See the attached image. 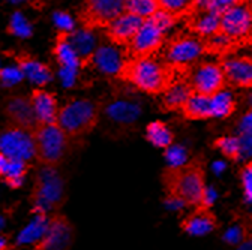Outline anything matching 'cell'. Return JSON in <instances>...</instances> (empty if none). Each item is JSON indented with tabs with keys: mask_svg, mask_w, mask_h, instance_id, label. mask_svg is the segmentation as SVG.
Listing matches in <instances>:
<instances>
[{
	"mask_svg": "<svg viewBox=\"0 0 252 250\" xmlns=\"http://www.w3.org/2000/svg\"><path fill=\"white\" fill-rule=\"evenodd\" d=\"M204 156H195L180 167H165L161 175L168 199L188 207H210L206 186Z\"/></svg>",
	"mask_w": 252,
	"mask_h": 250,
	"instance_id": "cell-1",
	"label": "cell"
},
{
	"mask_svg": "<svg viewBox=\"0 0 252 250\" xmlns=\"http://www.w3.org/2000/svg\"><path fill=\"white\" fill-rule=\"evenodd\" d=\"M182 75L177 74L174 68L167 65L158 56L149 58L126 57L116 75L117 80L131 84L150 96H161Z\"/></svg>",
	"mask_w": 252,
	"mask_h": 250,
	"instance_id": "cell-2",
	"label": "cell"
},
{
	"mask_svg": "<svg viewBox=\"0 0 252 250\" xmlns=\"http://www.w3.org/2000/svg\"><path fill=\"white\" fill-rule=\"evenodd\" d=\"M68 199L66 181L60 174L59 168L41 167L35 177L30 192L32 211L35 214L59 213Z\"/></svg>",
	"mask_w": 252,
	"mask_h": 250,
	"instance_id": "cell-3",
	"label": "cell"
},
{
	"mask_svg": "<svg viewBox=\"0 0 252 250\" xmlns=\"http://www.w3.org/2000/svg\"><path fill=\"white\" fill-rule=\"evenodd\" d=\"M101 123V102L93 99H71L60 107L56 124L71 139L92 134Z\"/></svg>",
	"mask_w": 252,
	"mask_h": 250,
	"instance_id": "cell-4",
	"label": "cell"
},
{
	"mask_svg": "<svg viewBox=\"0 0 252 250\" xmlns=\"http://www.w3.org/2000/svg\"><path fill=\"white\" fill-rule=\"evenodd\" d=\"M35 161L41 167L59 168L68 158L72 139L56 123L38 124L32 131Z\"/></svg>",
	"mask_w": 252,
	"mask_h": 250,
	"instance_id": "cell-5",
	"label": "cell"
},
{
	"mask_svg": "<svg viewBox=\"0 0 252 250\" xmlns=\"http://www.w3.org/2000/svg\"><path fill=\"white\" fill-rule=\"evenodd\" d=\"M201 56L203 48L200 38L188 32H180L171 39L165 41L162 50L158 54V57L164 60L171 68H174L182 77L189 75L192 68L200 61Z\"/></svg>",
	"mask_w": 252,
	"mask_h": 250,
	"instance_id": "cell-6",
	"label": "cell"
},
{
	"mask_svg": "<svg viewBox=\"0 0 252 250\" xmlns=\"http://www.w3.org/2000/svg\"><path fill=\"white\" fill-rule=\"evenodd\" d=\"M219 33L239 44L242 48L252 44V3L246 2L219 15Z\"/></svg>",
	"mask_w": 252,
	"mask_h": 250,
	"instance_id": "cell-7",
	"label": "cell"
},
{
	"mask_svg": "<svg viewBox=\"0 0 252 250\" xmlns=\"http://www.w3.org/2000/svg\"><path fill=\"white\" fill-rule=\"evenodd\" d=\"M126 0H83L78 11V21L81 28L94 30L105 28L111 21L123 14Z\"/></svg>",
	"mask_w": 252,
	"mask_h": 250,
	"instance_id": "cell-8",
	"label": "cell"
},
{
	"mask_svg": "<svg viewBox=\"0 0 252 250\" xmlns=\"http://www.w3.org/2000/svg\"><path fill=\"white\" fill-rule=\"evenodd\" d=\"M77 231L69 219L54 213L48 217L44 235L29 250H71L75 243Z\"/></svg>",
	"mask_w": 252,
	"mask_h": 250,
	"instance_id": "cell-9",
	"label": "cell"
},
{
	"mask_svg": "<svg viewBox=\"0 0 252 250\" xmlns=\"http://www.w3.org/2000/svg\"><path fill=\"white\" fill-rule=\"evenodd\" d=\"M188 83L195 95L213 98L227 90V83L218 61H198L188 75Z\"/></svg>",
	"mask_w": 252,
	"mask_h": 250,
	"instance_id": "cell-10",
	"label": "cell"
},
{
	"mask_svg": "<svg viewBox=\"0 0 252 250\" xmlns=\"http://www.w3.org/2000/svg\"><path fill=\"white\" fill-rule=\"evenodd\" d=\"M108 121L110 131H131L141 115V104L131 98H113L108 102H101V115Z\"/></svg>",
	"mask_w": 252,
	"mask_h": 250,
	"instance_id": "cell-11",
	"label": "cell"
},
{
	"mask_svg": "<svg viewBox=\"0 0 252 250\" xmlns=\"http://www.w3.org/2000/svg\"><path fill=\"white\" fill-rule=\"evenodd\" d=\"M165 33L150 18L144 20L131 44L125 48L128 58L156 57L165 44Z\"/></svg>",
	"mask_w": 252,
	"mask_h": 250,
	"instance_id": "cell-12",
	"label": "cell"
},
{
	"mask_svg": "<svg viewBox=\"0 0 252 250\" xmlns=\"http://www.w3.org/2000/svg\"><path fill=\"white\" fill-rule=\"evenodd\" d=\"M0 151L11 161H23L27 164H33L35 150L32 132L20 129L8 123L0 131Z\"/></svg>",
	"mask_w": 252,
	"mask_h": 250,
	"instance_id": "cell-13",
	"label": "cell"
},
{
	"mask_svg": "<svg viewBox=\"0 0 252 250\" xmlns=\"http://www.w3.org/2000/svg\"><path fill=\"white\" fill-rule=\"evenodd\" d=\"M218 63L222 69L227 87L251 88L252 87V58L251 56H228L219 58Z\"/></svg>",
	"mask_w": 252,
	"mask_h": 250,
	"instance_id": "cell-14",
	"label": "cell"
},
{
	"mask_svg": "<svg viewBox=\"0 0 252 250\" xmlns=\"http://www.w3.org/2000/svg\"><path fill=\"white\" fill-rule=\"evenodd\" d=\"M2 112L8 118V123L20 129L32 132L38 124L35 118L33 108H32L29 96L12 95L2 101Z\"/></svg>",
	"mask_w": 252,
	"mask_h": 250,
	"instance_id": "cell-15",
	"label": "cell"
},
{
	"mask_svg": "<svg viewBox=\"0 0 252 250\" xmlns=\"http://www.w3.org/2000/svg\"><path fill=\"white\" fill-rule=\"evenodd\" d=\"M143 21L144 20H141L138 17L123 12L122 15H119L114 21H111L104 28V36L111 45L125 50L131 44L134 36L137 35Z\"/></svg>",
	"mask_w": 252,
	"mask_h": 250,
	"instance_id": "cell-16",
	"label": "cell"
},
{
	"mask_svg": "<svg viewBox=\"0 0 252 250\" xmlns=\"http://www.w3.org/2000/svg\"><path fill=\"white\" fill-rule=\"evenodd\" d=\"M185 32L200 39L210 38L219 33V15L206 9L204 0H198L195 11L185 20Z\"/></svg>",
	"mask_w": 252,
	"mask_h": 250,
	"instance_id": "cell-17",
	"label": "cell"
},
{
	"mask_svg": "<svg viewBox=\"0 0 252 250\" xmlns=\"http://www.w3.org/2000/svg\"><path fill=\"white\" fill-rule=\"evenodd\" d=\"M219 228V221L210 207H195L180 222V229L191 237H203Z\"/></svg>",
	"mask_w": 252,
	"mask_h": 250,
	"instance_id": "cell-18",
	"label": "cell"
},
{
	"mask_svg": "<svg viewBox=\"0 0 252 250\" xmlns=\"http://www.w3.org/2000/svg\"><path fill=\"white\" fill-rule=\"evenodd\" d=\"M32 108L35 112L36 124H53L56 123L57 114H59V101L54 93L45 90V88H33L29 95Z\"/></svg>",
	"mask_w": 252,
	"mask_h": 250,
	"instance_id": "cell-19",
	"label": "cell"
},
{
	"mask_svg": "<svg viewBox=\"0 0 252 250\" xmlns=\"http://www.w3.org/2000/svg\"><path fill=\"white\" fill-rule=\"evenodd\" d=\"M125 58H126L125 50L117 48L111 44H98L90 60V66L98 69L101 74L107 77L116 78Z\"/></svg>",
	"mask_w": 252,
	"mask_h": 250,
	"instance_id": "cell-20",
	"label": "cell"
},
{
	"mask_svg": "<svg viewBox=\"0 0 252 250\" xmlns=\"http://www.w3.org/2000/svg\"><path fill=\"white\" fill-rule=\"evenodd\" d=\"M66 41L74 51L75 57L78 58L80 69L90 66V60L93 57V53L98 47V36L94 32L84 28H74L72 32L66 33Z\"/></svg>",
	"mask_w": 252,
	"mask_h": 250,
	"instance_id": "cell-21",
	"label": "cell"
},
{
	"mask_svg": "<svg viewBox=\"0 0 252 250\" xmlns=\"http://www.w3.org/2000/svg\"><path fill=\"white\" fill-rule=\"evenodd\" d=\"M66 33L68 32H60V30L57 32L53 47V56L60 66L63 80H65L66 84H71L77 71L80 69V63L66 41Z\"/></svg>",
	"mask_w": 252,
	"mask_h": 250,
	"instance_id": "cell-22",
	"label": "cell"
},
{
	"mask_svg": "<svg viewBox=\"0 0 252 250\" xmlns=\"http://www.w3.org/2000/svg\"><path fill=\"white\" fill-rule=\"evenodd\" d=\"M14 58H15L17 68L23 74V77L27 78L30 83L39 85V88L48 84L54 78L51 68L42 63V61H39L38 58H35L33 56H30L27 53H18L15 54Z\"/></svg>",
	"mask_w": 252,
	"mask_h": 250,
	"instance_id": "cell-23",
	"label": "cell"
},
{
	"mask_svg": "<svg viewBox=\"0 0 252 250\" xmlns=\"http://www.w3.org/2000/svg\"><path fill=\"white\" fill-rule=\"evenodd\" d=\"M192 95L191 85L188 83V77L177 78L170 88L161 95V111L164 112H174L182 110L183 104L188 101V98Z\"/></svg>",
	"mask_w": 252,
	"mask_h": 250,
	"instance_id": "cell-24",
	"label": "cell"
},
{
	"mask_svg": "<svg viewBox=\"0 0 252 250\" xmlns=\"http://www.w3.org/2000/svg\"><path fill=\"white\" fill-rule=\"evenodd\" d=\"M201 41V48H203V54H209V56H216L218 58H224L228 56H234L242 47L239 44H236L234 41L228 39L224 35H213L210 38L206 39H200Z\"/></svg>",
	"mask_w": 252,
	"mask_h": 250,
	"instance_id": "cell-25",
	"label": "cell"
},
{
	"mask_svg": "<svg viewBox=\"0 0 252 250\" xmlns=\"http://www.w3.org/2000/svg\"><path fill=\"white\" fill-rule=\"evenodd\" d=\"M180 112H182L183 118L192 120V121L213 118L212 117L210 98L200 96V95H195V93H192V95L188 98V101L183 104Z\"/></svg>",
	"mask_w": 252,
	"mask_h": 250,
	"instance_id": "cell-26",
	"label": "cell"
},
{
	"mask_svg": "<svg viewBox=\"0 0 252 250\" xmlns=\"http://www.w3.org/2000/svg\"><path fill=\"white\" fill-rule=\"evenodd\" d=\"M146 139L156 148L167 150L174 144V134L168 128L167 123L161 120H155L146 126Z\"/></svg>",
	"mask_w": 252,
	"mask_h": 250,
	"instance_id": "cell-27",
	"label": "cell"
},
{
	"mask_svg": "<svg viewBox=\"0 0 252 250\" xmlns=\"http://www.w3.org/2000/svg\"><path fill=\"white\" fill-rule=\"evenodd\" d=\"M237 99L228 90H224L210 98V107H212V117L213 118H228L231 117L237 110Z\"/></svg>",
	"mask_w": 252,
	"mask_h": 250,
	"instance_id": "cell-28",
	"label": "cell"
},
{
	"mask_svg": "<svg viewBox=\"0 0 252 250\" xmlns=\"http://www.w3.org/2000/svg\"><path fill=\"white\" fill-rule=\"evenodd\" d=\"M213 148L219 150L220 154L227 158L231 162H240L245 159L243 156V147L240 142V138L237 135H224L219 137L212 142Z\"/></svg>",
	"mask_w": 252,
	"mask_h": 250,
	"instance_id": "cell-29",
	"label": "cell"
},
{
	"mask_svg": "<svg viewBox=\"0 0 252 250\" xmlns=\"http://www.w3.org/2000/svg\"><path fill=\"white\" fill-rule=\"evenodd\" d=\"M47 222H48V216L47 214H36L35 219L32 221V223L23 229V232L18 235L17 243L14 247L17 246H24V244H32L33 246L36 241H39V238L44 235L45 228H47ZM12 247V249H14Z\"/></svg>",
	"mask_w": 252,
	"mask_h": 250,
	"instance_id": "cell-30",
	"label": "cell"
},
{
	"mask_svg": "<svg viewBox=\"0 0 252 250\" xmlns=\"http://www.w3.org/2000/svg\"><path fill=\"white\" fill-rule=\"evenodd\" d=\"M156 2L159 9L173 15L179 23L195 11L198 0H156Z\"/></svg>",
	"mask_w": 252,
	"mask_h": 250,
	"instance_id": "cell-31",
	"label": "cell"
},
{
	"mask_svg": "<svg viewBox=\"0 0 252 250\" xmlns=\"http://www.w3.org/2000/svg\"><path fill=\"white\" fill-rule=\"evenodd\" d=\"M30 168H32V164L9 159V167H8V171H6L5 177L2 178V181L8 187H11V189H18V187L23 186L24 178H26L27 172L30 171Z\"/></svg>",
	"mask_w": 252,
	"mask_h": 250,
	"instance_id": "cell-32",
	"label": "cell"
},
{
	"mask_svg": "<svg viewBox=\"0 0 252 250\" xmlns=\"http://www.w3.org/2000/svg\"><path fill=\"white\" fill-rule=\"evenodd\" d=\"M158 9H159V6H158L156 0H126L123 6V12L138 17L141 20L152 18L158 12Z\"/></svg>",
	"mask_w": 252,
	"mask_h": 250,
	"instance_id": "cell-33",
	"label": "cell"
},
{
	"mask_svg": "<svg viewBox=\"0 0 252 250\" xmlns=\"http://www.w3.org/2000/svg\"><path fill=\"white\" fill-rule=\"evenodd\" d=\"M249 229L251 228H249L248 222H237L236 225H231L225 231L222 240H224V243H227L231 247H240L246 240L251 238Z\"/></svg>",
	"mask_w": 252,
	"mask_h": 250,
	"instance_id": "cell-34",
	"label": "cell"
},
{
	"mask_svg": "<svg viewBox=\"0 0 252 250\" xmlns=\"http://www.w3.org/2000/svg\"><path fill=\"white\" fill-rule=\"evenodd\" d=\"M6 32L18 38H30L32 33H33V28H32V24L26 20V17L21 12H15L9 20Z\"/></svg>",
	"mask_w": 252,
	"mask_h": 250,
	"instance_id": "cell-35",
	"label": "cell"
},
{
	"mask_svg": "<svg viewBox=\"0 0 252 250\" xmlns=\"http://www.w3.org/2000/svg\"><path fill=\"white\" fill-rule=\"evenodd\" d=\"M240 183H242V191H243V199L246 204H251L252 202V162L248 161L240 172Z\"/></svg>",
	"mask_w": 252,
	"mask_h": 250,
	"instance_id": "cell-36",
	"label": "cell"
},
{
	"mask_svg": "<svg viewBox=\"0 0 252 250\" xmlns=\"http://www.w3.org/2000/svg\"><path fill=\"white\" fill-rule=\"evenodd\" d=\"M165 161L168 167H180L189 161V154L182 145H171L165 150Z\"/></svg>",
	"mask_w": 252,
	"mask_h": 250,
	"instance_id": "cell-37",
	"label": "cell"
},
{
	"mask_svg": "<svg viewBox=\"0 0 252 250\" xmlns=\"http://www.w3.org/2000/svg\"><path fill=\"white\" fill-rule=\"evenodd\" d=\"M246 2H251V0H204V5L207 11L220 15L224 11L239 6L242 3H246Z\"/></svg>",
	"mask_w": 252,
	"mask_h": 250,
	"instance_id": "cell-38",
	"label": "cell"
},
{
	"mask_svg": "<svg viewBox=\"0 0 252 250\" xmlns=\"http://www.w3.org/2000/svg\"><path fill=\"white\" fill-rule=\"evenodd\" d=\"M23 78L24 77L18 71L17 66L0 68V85H3V87H12L15 84H18Z\"/></svg>",
	"mask_w": 252,
	"mask_h": 250,
	"instance_id": "cell-39",
	"label": "cell"
},
{
	"mask_svg": "<svg viewBox=\"0 0 252 250\" xmlns=\"http://www.w3.org/2000/svg\"><path fill=\"white\" fill-rule=\"evenodd\" d=\"M54 23L59 27L60 32H72L74 30V21H72L71 15L66 12H62V11L56 12L54 14Z\"/></svg>",
	"mask_w": 252,
	"mask_h": 250,
	"instance_id": "cell-40",
	"label": "cell"
},
{
	"mask_svg": "<svg viewBox=\"0 0 252 250\" xmlns=\"http://www.w3.org/2000/svg\"><path fill=\"white\" fill-rule=\"evenodd\" d=\"M8 167H9V159L2 151H0V180L5 177V174L8 171Z\"/></svg>",
	"mask_w": 252,
	"mask_h": 250,
	"instance_id": "cell-41",
	"label": "cell"
},
{
	"mask_svg": "<svg viewBox=\"0 0 252 250\" xmlns=\"http://www.w3.org/2000/svg\"><path fill=\"white\" fill-rule=\"evenodd\" d=\"M0 250H11L9 238H6V237H0Z\"/></svg>",
	"mask_w": 252,
	"mask_h": 250,
	"instance_id": "cell-42",
	"label": "cell"
}]
</instances>
